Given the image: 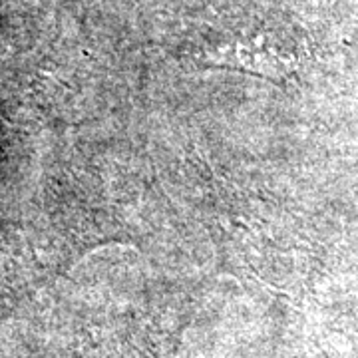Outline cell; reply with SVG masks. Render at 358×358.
Returning a JSON list of instances; mask_svg holds the SVG:
<instances>
[{
    "label": "cell",
    "instance_id": "6da1fadb",
    "mask_svg": "<svg viewBox=\"0 0 358 358\" xmlns=\"http://www.w3.org/2000/svg\"><path fill=\"white\" fill-rule=\"evenodd\" d=\"M205 66L231 68L265 78H282L291 70V58L271 46L267 40L219 44L201 56Z\"/></svg>",
    "mask_w": 358,
    "mask_h": 358
}]
</instances>
